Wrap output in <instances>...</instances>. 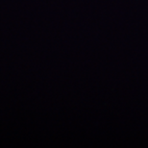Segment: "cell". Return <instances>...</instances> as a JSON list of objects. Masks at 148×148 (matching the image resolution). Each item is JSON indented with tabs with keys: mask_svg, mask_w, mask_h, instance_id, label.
I'll use <instances>...</instances> for the list:
<instances>
[]
</instances>
